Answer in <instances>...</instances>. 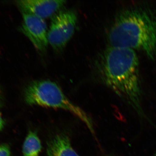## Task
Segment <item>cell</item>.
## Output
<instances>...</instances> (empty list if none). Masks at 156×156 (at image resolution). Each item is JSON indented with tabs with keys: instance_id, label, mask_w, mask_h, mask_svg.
Instances as JSON below:
<instances>
[{
	"instance_id": "3",
	"label": "cell",
	"mask_w": 156,
	"mask_h": 156,
	"mask_svg": "<svg viewBox=\"0 0 156 156\" xmlns=\"http://www.w3.org/2000/svg\"><path fill=\"white\" fill-rule=\"evenodd\" d=\"M24 98L26 103L29 105L61 109L69 112L80 119L94 134V126L91 118L80 107L73 103L65 95L60 87L53 81H32L26 87Z\"/></svg>"
},
{
	"instance_id": "1",
	"label": "cell",
	"mask_w": 156,
	"mask_h": 156,
	"mask_svg": "<svg viewBox=\"0 0 156 156\" xmlns=\"http://www.w3.org/2000/svg\"><path fill=\"white\" fill-rule=\"evenodd\" d=\"M101 81L144 119L149 120L142 105L139 62L135 50L108 46L96 62Z\"/></svg>"
},
{
	"instance_id": "7",
	"label": "cell",
	"mask_w": 156,
	"mask_h": 156,
	"mask_svg": "<svg viewBox=\"0 0 156 156\" xmlns=\"http://www.w3.org/2000/svg\"><path fill=\"white\" fill-rule=\"evenodd\" d=\"M48 156H80L74 150L66 135L58 134L49 141L47 146Z\"/></svg>"
},
{
	"instance_id": "10",
	"label": "cell",
	"mask_w": 156,
	"mask_h": 156,
	"mask_svg": "<svg viewBox=\"0 0 156 156\" xmlns=\"http://www.w3.org/2000/svg\"><path fill=\"white\" fill-rule=\"evenodd\" d=\"M4 126H5V122H4L2 115H1V113H0V131L2 130L3 128H4Z\"/></svg>"
},
{
	"instance_id": "12",
	"label": "cell",
	"mask_w": 156,
	"mask_h": 156,
	"mask_svg": "<svg viewBox=\"0 0 156 156\" xmlns=\"http://www.w3.org/2000/svg\"><path fill=\"white\" fill-rule=\"evenodd\" d=\"M154 156H156V154H155L154 155Z\"/></svg>"
},
{
	"instance_id": "11",
	"label": "cell",
	"mask_w": 156,
	"mask_h": 156,
	"mask_svg": "<svg viewBox=\"0 0 156 156\" xmlns=\"http://www.w3.org/2000/svg\"><path fill=\"white\" fill-rule=\"evenodd\" d=\"M2 92L0 90V106L2 105Z\"/></svg>"
},
{
	"instance_id": "2",
	"label": "cell",
	"mask_w": 156,
	"mask_h": 156,
	"mask_svg": "<svg viewBox=\"0 0 156 156\" xmlns=\"http://www.w3.org/2000/svg\"><path fill=\"white\" fill-rule=\"evenodd\" d=\"M109 46L140 50L156 59V13L147 7H129L115 17L108 34Z\"/></svg>"
},
{
	"instance_id": "9",
	"label": "cell",
	"mask_w": 156,
	"mask_h": 156,
	"mask_svg": "<svg viewBox=\"0 0 156 156\" xmlns=\"http://www.w3.org/2000/svg\"><path fill=\"white\" fill-rule=\"evenodd\" d=\"M0 156H11V150L8 144H0Z\"/></svg>"
},
{
	"instance_id": "8",
	"label": "cell",
	"mask_w": 156,
	"mask_h": 156,
	"mask_svg": "<svg viewBox=\"0 0 156 156\" xmlns=\"http://www.w3.org/2000/svg\"><path fill=\"white\" fill-rule=\"evenodd\" d=\"M41 150V143L37 134L34 131H30L23 145V156H39Z\"/></svg>"
},
{
	"instance_id": "5",
	"label": "cell",
	"mask_w": 156,
	"mask_h": 156,
	"mask_svg": "<svg viewBox=\"0 0 156 156\" xmlns=\"http://www.w3.org/2000/svg\"><path fill=\"white\" fill-rule=\"evenodd\" d=\"M23 22L20 30L39 52L44 53L48 48V27L44 19L28 13H22Z\"/></svg>"
},
{
	"instance_id": "6",
	"label": "cell",
	"mask_w": 156,
	"mask_h": 156,
	"mask_svg": "<svg viewBox=\"0 0 156 156\" xmlns=\"http://www.w3.org/2000/svg\"><path fill=\"white\" fill-rule=\"evenodd\" d=\"M63 0H21L17 4L22 13H28L42 19L53 17L66 3Z\"/></svg>"
},
{
	"instance_id": "4",
	"label": "cell",
	"mask_w": 156,
	"mask_h": 156,
	"mask_svg": "<svg viewBox=\"0 0 156 156\" xmlns=\"http://www.w3.org/2000/svg\"><path fill=\"white\" fill-rule=\"evenodd\" d=\"M77 21L76 11L61 10L52 17L48 32L49 44L56 52L62 51L72 37Z\"/></svg>"
}]
</instances>
